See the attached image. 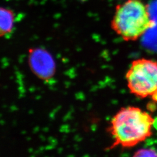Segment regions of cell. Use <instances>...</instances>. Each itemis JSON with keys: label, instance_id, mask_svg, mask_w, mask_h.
<instances>
[{"label": "cell", "instance_id": "cell-1", "mask_svg": "<svg viewBox=\"0 0 157 157\" xmlns=\"http://www.w3.org/2000/svg\"><path fill=\"white\" fill-rule=\"evenodd\" d=\"M155 118L138 107L119 109L112 117L108 132L113 139L112 147L130 148L138 145L152 134Z\"/></svg>", "mask_w": 157, "mask_h": 157}, {"label": "cell", "instance_id": "cell-4", "mask_svg": "<svg viewBox=\"0 0 157 157\" xmlns=\"http://www.w3.org/2000/svg\"><path fill=\"white\" fill-rule=\"evenodd\" d=\"M29 66L39 78L47 80L56 73V62L50 53L42 48H34L29 51Z\"/></svg>", "mask_w": 157, "mask_h": 157}, {"label": "cell", "instance_id": "cell-2", "mask_svg": "<svg viewBox=\"0 0 157 157\" xmlns=\"http://www.w3.org/2000/svg\"><path fill=\"white\" fill-rule=\"evenodd\" d=\"M154 25L148 7L143 0H126L119 4L111 22L113 32L126 41L137 40Z\"/></svg>", "mask_w": 157, "mask_h": 157}, {"label": "cell", "instance_id": "cell-6", "mask_svg": "<svg viewBox=\"0 0 157 157\" xmlns=\"http://www.w3.org/2000/svg\"><path fill=\"white\" fill-rule=\"evenodd\" d=\"M134 156H157V153L151 149H143L136 152Z\"/></svg>", "mask_w": 157, "mask_h": 157}, {"label": "cell", "instance_id": "cell-7", "mask_svg": "<svg viewBox=\"0 0 157 157\" xmlns=\"http://www.w3.org/2000/svg\"><path fill=\"white\" fill-rule=\"evenodd\" d=\"M154 128L157 130V116L156 118H155V121H154Z\"/></svg>", "mask_w": 157, "mask_h": 157}, {"label": "cell", "instance_id": "cell-5", "mask_svg": "<svg viewBox=\"0 0 157 157\" xmlns=\"http://www.w3.org/2000/svg\"><path fill=\"white\" fill-rule=\"evenodd\" d=\"M15 22L13 11L3 7H0V37L5 36L12 31Z\"/></svg>", "mask_w": 157, "mask_h": 157}, {"label": "cell", "instance_id": "cell-3", "mask_svg": "<svg viewBox=\"0 0 157 157\" xmlns=\"http://www.w3.org/2000/svg\"><path fill=\"white\" fill-rule=\"evenodd\" d=\"M130 92L140 98L157 93V62L139 58L133 61L126 74Z\"/></svg>", "mask_w": 157, "mask_h": 157}]
</instances>
